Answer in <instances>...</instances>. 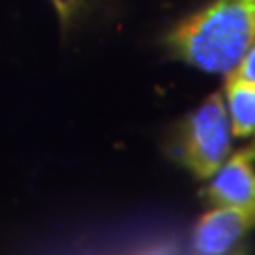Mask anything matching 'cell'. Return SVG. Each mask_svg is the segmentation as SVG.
<instances>
[{"instance_id":"1","label":"cell","mask_w":255,"mask_h":255,"mask_svg":"<svg viewBox=\"0 0 255 255\" xmlns=\"http://www.w3.org/2000/svg\"><path fill=\"white\" fill-rule=\"evenodd\" d=\"M164 44L176 61L229 74L255 44V0H214L180 21Z\"/></svg>"},{"instance_id":"2","label":"cell","mask_w":255,"mask_h":255,"mask_svg":"<svg viewBox=\"0 0 255 255\" xmlns=\"http://www.w3.org/2000/svg\"><path fill=\"white\" fill-rule=\"evenodd\" d=\"M231 140L225 97L214 93L183 121L176 140V157L195 178L210 180L229 159Z\"/></svg>"},{"instance_id":"3","label":"cell","mask_w":255,"mask_h":255,"mask_svg":"<svg viewBox=\"0 0 255 255\" xmlns=\"http://www.w3.org/2000/svg\"><path fill=\"white\" fill-rule=\"evenodd\" d=\"M255 229V202L214 206L195 223L191 248L201 255H221L235 248Z\"/></svg>"},{"instance_id":"4","label":"cell","mask_w":255,"mask_h":255,"mask_svg":"<svg viewBox=\"0 0 255 255\" xmlns=\"http://www.w3.org/2000/svg\"><path fill=\"white\" fill-rule=\"evenodd\" d=\"M254 157L246 147L229 155L223 166L210 178L202 197L212 206H238L255 202V166Z\"/></svg>"},{"instance_id":"5","label":"cell","mask_w":255,"mask_h":255,"mask_svg":"<svg viewBox=\"0 0 255 255\" xmlns=\"http://www.w3.org/2000/svg\"><path fill=\"white\" fill-rule=\"evenodd\" d=\"M225 104L231 119L233 136L246 138L255 134V83L227 78Z\"/></svg>"},{"instance_id":"6","label":"cell","mask_w":255,"mask_h":255,"mask_svg":"<svg viewBox=\"0 0 255 255\" xmlns=\"http://www.w3.org/2000/svg\"><path fill=\"white\" fill-rule=\"evenodd\" d=\"M227 78H237V80H244V82L255 83V44L250 47L242 61L227 74Z\"/></svg>"},{"instance_id":"7","label":"cell","mask_w":255,"mask_h":255,"mask_svg":"<svg viewBox=\"0 0 255 255\" xmlns=\"http://www.w3.org/2000/svg\"><path fill=\"white\" fill-rule=\"evenodd\" d=\"M49 2H51L55 13L59 17V23H61L63 30L70 25V21H72L74 15L78 13V9L82 8L83 4V0H49Z\"/></svg>"},{"instance_id":"8","label":"cell","mask_w":255,"mask_h":255,"mask_svg":"<svg viewBox=\"0 0 255 255\" xmlns=\"http://www.w3.org/2000/svg\"><path fill=\"white\" fill-rule=\"evenodd\" d=\"M246 149L250 151V155L254 157V161H255V138H254V142H252V144H250V146H248Z\"/></svg>"}]
</instances>
